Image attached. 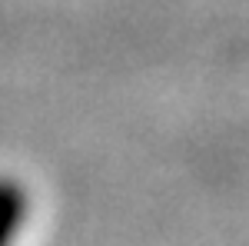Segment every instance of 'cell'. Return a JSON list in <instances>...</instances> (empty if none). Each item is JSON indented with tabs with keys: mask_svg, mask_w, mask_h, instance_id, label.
Segmentation results:
<instances>
[{
	"mask_svg": "<svg viewBox=\"0 0 249 246\" xmlns=\"http://www.w3.org/2000/svg\"><path fill=\"white\" fill-rule=\"evenodd\" d=\"M23 220H27V189L10 176H0V246H10L17 240Z\"/></svg>",
	"mask_w": 249,
	"mask_h": 246,
	"instance_id": "cell-1",
	"label": "cell"
}]
</instances>
